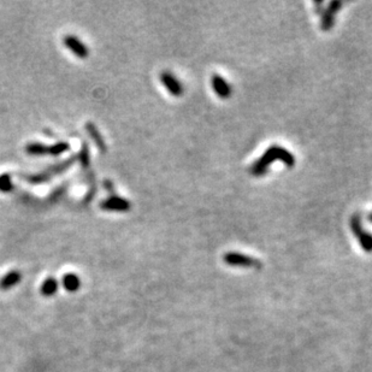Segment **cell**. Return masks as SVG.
<instances>
[{"label":"cell","mask_w":372,"mask_h":372,"mask_svg":"<svg viewBox=\"0 0 372 372\" xmlns=\"http://www.w3.org/2000/svg\"><path fill=\"white\" fill-rule=\"evenodd\" d=\"M275 160H280L289 169L294 167L296 163V159L294 154L287 148L282 147L278 145H272L263 153V156L259 159H257L253 164H252L249 172L253 175L254 177H262L266 175L267 170L270 169L271 163Z\"/></svg>","instance_id":"6da1fadb"},{"label":"cell","mask_w":372,"mask_h":372,"mask_svg":"<svg viewBox=\"0 0 372 372\" xmlns=\"http://www.w3.org/2000/svg\"><path fill=\"white\" fill-rule=\"evenodd\" d=\"M223 260L229 266H239V267H254V269H260L262 267V262L259 259H256L253 257L246 256V254L238 253V252H229L223 256Z\"/></svg>","instance_id":"7a4b0ae2"},{"label":"cell","mask_w":372,"mask_h":372,"mask_svg":"<svg viewBox=\"0 0 372 372\" xmlns=\"http://www.w3.org/2000/svg\"><path fill=\"white\" fill-rule=\"evenodd\" d=\"M350 229L352 233L354 234L355 238L359 241L361 248L364 249L368 253L372 252V235L370 233H368L361 225V219L359 214H353L352 218H350Z\"/></svg>","instance_id":"3957f363"},{"label":"cell","mask_w":372,"mask_h":372,"mask_svg":"<svg viewBox=\"0 0 372 372\" xmlns=\"http://www.w3.org/2000/svg\"><path fill=\"white\" fill-rule=\"evenodd\" d=\"M342 1L339 0H334V1L329 2L328 6L324 9L323 13H321V21H320V27L324 31H329L333 28L335 22H336V16L339 13L340 10L342 7Z\"/></svg>","instance_id":"277c9868"},{"label":"cell","mask_w":372,"mask_h":372,"mask_svg":"<svg viewBox=\"0 0 372 372\" xmlns=\"http://www.w3.org/2000/svg\"><path fill=\"white\" fill-rule=\"evenodd\" d=\"M63 44H64V46L69 51L73 53V54H75L80 59H86V58H88V47H87V45L84 44V42H82L81 40L77 38V36L71 35V34L65 35L64 38H63Z\"/></svg>","instance_id":"5b68a950"},{"label":"cell","mask_w":372,"mask_h":372,"mask_svg":"<svg viewBox=\"0 0 372 372\" xmlns=\"http://www.w3.org/2000/svg\"><path fill=\"white\" fill-rule=\"evenodd\" d=\"M100 209L112 212H128L132 209V203L122 196L111 195L100 203Z\"/></svg>","instance_id":"8992f818"},{"label":"cell","mask_w":372,"mask_h":372,"mask_svg":"<svg viewBox=\"0 0 372 372\" xmlns=\"http://www.w3.org/2000/svg\"><path fill=\"white\" fill-rule=\"evenodd\" d=\"M159 77H160V82L164 84V87L170 94L174 95V97H181L183 94V92H185L183 83L174 74L170 73V71H163Z\"/></svg>","instance_id":"52a82bcc"},{"label":"cell","mask_w":372,"mask_h":372,"mask_svg":"<svg viewBox=\"0 0 372 372\" xmlns=\"http://www.w3.org/2000/svg\"><path fill=\"white\" fill-rule=\"evenodd\" d=\"M211 84L214 93L218 95V98H220V99H229L231 94H233V88H231L229 82L224 77L218 75V74H214L212 76Z\"/></svg>","instance_id":"ba28073f"},{"label":"cell","mask_w":372,"mask_h":372,"mask_svg":"<svg viewBox=\"0 0 372 372\" xmlns=\"http://www.w3.org/2000/svg\"><path fill=\"white\" fill-rule=\"evenodd\" d=\"M86 129L87 132H88L90 139L93 140L95 143V146L98 147V150L100 151V152H106V142H105V139L103 137L102 133L99 132V129L97 128V126L93 123H87L86 126Z\"/></svg>","instance_id":"9c48e42d"},{"label":"cell","mask_w":372,"mask_h":372,"mask_svg":"<svg viewBox=\"0 0 372 372\" xmlns=\"http://www.w3.org/2000/svg\"><path fill=\"white\" fill-rule=\"evenodd\" d=\"M22 280V273L17 270L10 271L9 273L4 276V277L0 280V288L2 291H7V289H11L12 287L17 286L18 283Z\"/></svg>","instance_id":"30bf717a"},{"label":"cell","mask_w":372,"mask_h":372,"mask_svg":"<svg viewBox=\"0 0 372 372\" xmlns=\"http://www.w3.org/2000/svg\"><path fill=\"white\" fill-rule=\"evenodd\" d=\"M62 283L63 287L70 293L77 292L81 287V281H80V277L76 273H66V275L63 276Z\"/></svg>","instance_id":"8fae6325"},{"label":"cell","mask_w":372,"mask_h":372,"mask_svg":"<svg viewBox=\"0 0 372 372\" xmlns=\"http://www.w3.org/2000/svg\"><path fill=\"white\" fill-rule=\"evenodd\" d=\"M25 150L27 154L33 157H44L49 154V146L41 142H29Z\"/></svg>","instance_id":"7c38bea8"},{"label":"cell","mask_w":372,"mask_h":372,"mask_svg":"<svg viewBox=\"0 0 372 372\" xmlns=\"http://www.w3.org/2000/svg\"><path fill=\"white\" fill-rule=\"evenodd\" d=\"M58 291V281L54 277H49L44 281L41 284L40 292L44 296H52L57 293Z\"/></svg>","instance_id":"4fadbf2b"},{"label":"cell","mask_w":372,"mask_h":372,"mask_svg":"<svg viewBox=\"0 0 372 372\" xmlns=\"http://www.w3.org/2000/svg\"><path fill=\"white\" fill-rule=\"evenodd\" d=\"M75 160H76L75 157H71V158L66 159V160L62 161V163L55 164V165L49 167V169H47L46 171L49 172V174L51 175V176H54V175H58V174H60V172H63V171H65V170H68L69 167H70L71 165H73L74 163H75Z\"/></svg>","instance_id":"5bb4252c"},{"label":"cell","mask_w":372,"mask_h":372,"mask_svg":"<svg viewBox=\"0 0 372 372\" xmlns=\"http://www.w3.org/2000/svg\"><path fill=\"white\" fill-rule=\"evenodd\" d=\"M69 150H70V145H69L68 142H65V141L55 142V143H53V145L49 146V156L58 157V156H60V154L68 152Z\"/></svg>","instance_id":"9a60e30c"},{"label":"cell","mask_w":372,"mask_h":372,"mask_svg":"<svg viewBox=\"0 0 372 372\" xmlns=\"http://www.w3.org/2000/svg\"><path fill=\"white\" fill-rule=\"evenodd\" d=\"M13 189L12 177L10 174L0 175V192L10 193Z\"/></svg>","instance_id":"2e32d148"},{"label":"cell","mask_w":372,"mask_h":372,"mask_svg":"<svg viewBox=\"0 0 372 372\" xmlns=\"http://www.w3.org/2000/svg\"><path fill=\"white\" fill-rule=\"evenodd\" d=\"M51 177L52 176L49 174V172L44 171V172H39V174L30 175V176L27 177V180H28L31 185H40V183H44V182H46V181L51 180Z\"/></svg>","instance_id":"e0dca14e"},{"label":"cell","mask_w":372,"mask_h":372,"mask_svg":"<svg viewBox=\"0 0 372 372\" xmlns=\"http://www.w3.org/2000/svg\"><path fill=\"white\" fill-rule=\"evenodd\" d=\"M80 160H81V164L83 167H88L89 161H90V157H89V150L87 143H83L81 148V152H80Z\"/></svg>","instance_id":"ac0fdd59"},{"label":"cell","mask_w":372,"mask_h":372,"mask_svg":"<svg viewBox=\"0 0 372 372\" xmlns=\"http://www.w3.org/2000/svg\"><path fill=\"white\" fill-rule=\"evenodd\" d=\"M106 188H107V189L108 190H110V192H112V190H115V189H113V188H112V183H111L110 182V181H107V182H106Z\"/></svg>","instance_id":"d6986e66"}]
</instances>
